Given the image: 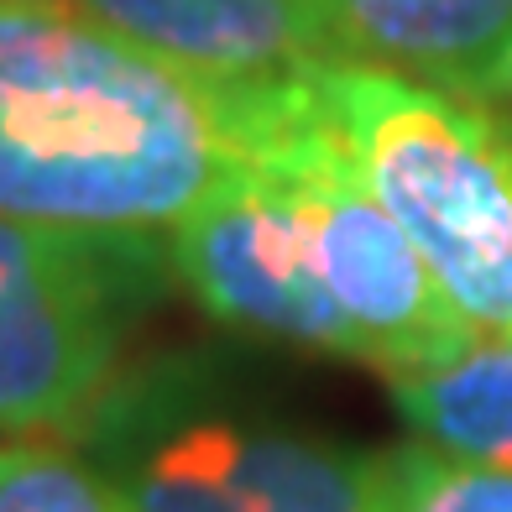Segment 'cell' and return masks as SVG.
Instances as JSON below:
<instances>
[{
	"mask_svg": "<svg viewBox=\"0 0 512 512\" xmlns=\"http://www.w3.org/2000/svg\"><path fill=\"white\" fill-rule=\"evenodd\" d=\"M319 74L304 79L283 131L298 194L314 225L319 283L356 324L361 361H377L387 371L450 366L481 345L476 324L445 298L429 262L403 236V225L366 189L361 162L324 100Z\"/></svg>",
	"mask_w": 512,
	"mask_h": 512,
	"instance_id": "obj_6",
	"label": "cell"
},
{
	"mask_svg": "<svg viewBox=\"0 0 512 512\" xmlns=\"http://www.w3.org/2000/svg\"><path fill=\"white\" fill-rule=\"evenodd\" d=\"M298 89L304 79L277 84L267 95L246 152L173 225L168 256L183 283L225 324L335 356H361L356 324L319 283L314 225L283 147Z\"/></svg>",
	"mask_w": 512,
	"mask_h": 512,
	"instance_id": "obj_5",
	"label": "cell"
},
{
	"mask_svg": "<svg viewBox=\"0 0 512 512\" xmlns=\"http://www.w3.org/2000/svg\"><path fill=\"white\" fill-rule=\"evenodd\" d=\"M89 21L215 84H293L345 63L314 0H79Z\"/></svg>",
	"mask_w": 512,
	"mask_h": 512,
	"instance_id": "obj_7",
	"label": "cell"
},
{
	"mask_svg": "<svg viewBox=\"0 0 512 512\" xmlns=\"http://www.w3.org/2000/svg\"><path fill=\"white\" fill-rule=\"evenodd\" d=\"M392 403L439 455L512 471V345L481 340L450 366L398 371Z\"/></svg>",
	"mask_w": 512,
	"mask_h": 512,
	"instance_id": "obj_9",
	"label": "cell"
},
{
	"mask_svg": "<svg viewBox=\"0 0 512 512\" xmlns=\"http://www.w3.org/2000/svg\"><path fill=\"white\" fill-rule=\"evenodd\" d=\"M366 189L445 298L512 345V121L366 63L319 74Z\"/></svg>",
	"mask_w": 512,
	"mask_h": 512,
	"instance_id": "obj_3",
	"label": "cell"
},
{
	"mask_svg": "<svg viewBox=\"0 0 512 512\" xmlns=\"http://www.w3.org/2000/svg\"><path fill=\"white\" fill-rule=\"evenodd\" d=\"M371 512H512V471L439 450H398L377 460Z\"/></svg>",
	"mask_w": 512,
	"mask_h": 512,
	"instance_id": "obj_10",
	"label": "cell"
},
{
	"mask_svg": "<svg viewBox=\"0 0 512 512\" xmlns=\"http://www.w3.org/2000/svg\"><path fill=\"white\" fill-rule=\"evenodd\" d=\"M84 460L121 512H371L377 460L236 408L194 356L115 377L84 408Z\"/></svg>",
	"mask_w": 512,
	"mask_h": 512,
	"instance_id": "obj_2",
	"label": "cell"
},
{
	"mask_svg": "<svg viewBox=\"0 0 512 512\" xmlns=\"http://www.w3.org/2000/svg\"><path fill=\"white\" fill-rule=\"evenodd\" d=\"M0 512H121L100 471L74 450L0 445Z\"/></svg>",
	"mask_w": 512,
	"mask_h": 512,
	"instance_id": "obj_11",
	"label": "cell"
},
{
	"mask_svg": "<svg viewBox=\"0 0 512 512\" xmlns=\"http://www.w3.org/2000/svg\"><path fill=\"white\" fill-rule=\"evenodd\" d=\"M168 262L152 236L0 215V439L84 418Z\"/></svg>",
	"mask_w": 512,
	"mask_h": 512,
	"instance_id": "obj_4",
	"label": "cell"
},
{
	"mask_svg": "<svg viewBox=\"0 0 512 512\" xmlns=\"http://www.w3.org/2000/svg\"><path fill=\"white\" fill-rule=\"evenodd\" d=\"M345 63L439 95L512 100V0H314Z\"/></svg>",
	"mask_w": 512,
	"mask_h": 512,
	"instance_id": "obj_8",
	"label": "cell"
},
{
	"mask_svg": "<svg viewBox=\"0 0 512 512\" xmlns=\"http://www.w3.org/2000/svg\"><path fill=\"white\" fill-rule=\"evenodd\" d=\"M277 84H215L48 0H0V215L152 236L246 152Z\"/></svg>",
	"mask_w": 512,
	"mask_h": 512,
	"instance_id": "obj_1",
	"label": "cell"
}]
</instances>
